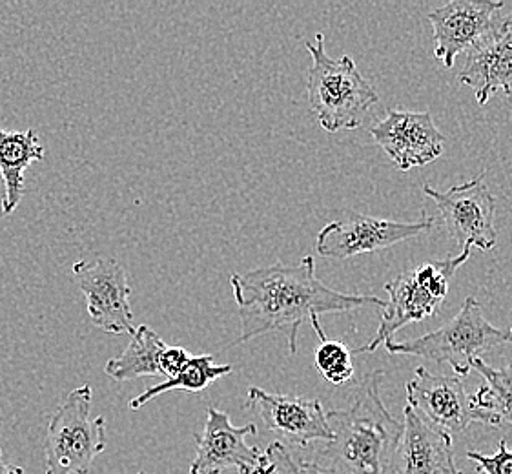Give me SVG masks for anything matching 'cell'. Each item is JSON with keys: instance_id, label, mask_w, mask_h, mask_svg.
<instances>
[{"instance_id": "cell-1", "label": "cell", "mask_w": 512, "mask_h": 474, "mask_svg": "<svg viewBox=\"0 0 512 474\" xmlns=\"http://www.w3.org/2000/svg\"><path fill=\"white\" fill-rule=\"evenodd\" d=\"M241 336L237 343L254 340L268 332H287L288 349L297 352L299 327L321 314L349 312L363 307H385V299L376 296H350L327 287L316 276L312 256L296 265H270L245 274H232Z\"/></svg>"}, {"instance_id": "cell-2", "label": "cell", "mask_w": 512, "mask_h": 474, "mask_svg": "<svg viewBox=\"0 0 512 474\" xmlns=\"http://www.w3.org/2000/svg\"><path fill=\"white\" fill-rule=\"evenodd\" d=\"M383 372L370 374L347 411L327 413L332 438L323 456L343 474H394L403 423L390 416L381 398Z\"/></svg>"}, {"instance_id": "cell-3", "label": "cell", "mask_w": 512, "mask_h": 474, "mask_svg": "<svg viewBox=\"0 0 512 474\" xmlns=\"http://www.w3.org/2000/svg\"><path fill=\"white\" fill-rule=\"evenodd\" d=\"M312 66L308 72V103L328 134L359 128L370 108L379 103V95L359 73L349 55L332 59L325 50V35L316 33V41L305 42Z\"/></svg>"}, {"instance_id": "cell-4", "label": "cell", "mask_w": 512, "mask_h": 474, "mask_svg": "<svg viewBox=\"0 0 512 474\" xmlns=\"http://www.w3.org/2000/svg\"><path fill=\"white\" fill-rule=\"evenodd\" d=\"M505 341H511V330L492 327L483 316L480 301L467 298L460 312L441 329L414 340H389L383 345L390 354H407L436 363H449L452 371L461 378L472 371V361L482 358V354Z\"/></svg>"}, {"instance_id": "cell-5", "label": "cell", "mask_w": 512, "mask_h": 474, "mask_svg": "<svg viewBox=\"0 0 512 474\" xmlns=\"http://www.w3.org/2000/svg\"><path fill=\"white\" fill-rule=\"evenodd\" d=\"M92 385L73 389L53 413L46 442V474H90L97 456L106 449L103 416L92 418Z\"/></svg>"}, {"instance_id": "cell-6", "label": "cell", "mask_w": 512, "mask_h": 474, "mask_svg": "<svg viewBox=\"0 0 512 474\" xmlns=\"http://www.w3.org/2000/svg\"><path fill=\"white\" fill-rule=\"evenodd\" d=\"M432 227L434 219L425 214L414 223L350 214L321 228L316 250L321 258L345 261L359 254L394 247L407 239L431 232Z\"/></svg>"}, {"instance_id": "cell-7", "label": "cell", "mask_w": 512, "mask_h": 474, "mask_svg": "<svg viewBox=\"0 0 512 474\" xmlns=\"http://www.w3.org/2000/svg\"><path fill=\"white\" fill-rule=\"evenodd\" d=\"M73 278L86 309L97 329L119 336L135 332L134 312L130 305V285L123 265L113 258H97L92 263L77 261L73 265Z\"/></svg>"}, {"instance_id": "cell-8", "label": "cell", "mask_w": 512, "mask_h": 474, "mask_svg": "<svg viewBox=\"0 0 512 474\" xmlns=\"http://www.w3.org/2000/svg\"><path fill=\"white\" fill-rule=\"evenodd\" d=\"M423 194L436 203L445 227L461 247H476L483 252L496 247V199L489 186L485 185L483 176L452 186L447 192H438L434 186L423 185Z\"/></svg>"}, {"instance_id": "cell-9", "label": "cell", "mask_w": 512, "mask_h": 474, "mask_svg": "<svg viewBox=\"0 0 512 474\" xmlns=\"http://www.w3.org/2000/svg\"><path fill=\"white\" fill-rule=\"evenodd\" d=\"M503 8V2L492 0H452L431 11L436 59L452 68L460 53L478 46L507 21Z\"/></svg>"}, {"instance_id": "cell-10", "label": "cell", "mask_w": 512, "mask_h": 474, "mask_svg": "<svg viewBox=\"0 0 512 474\" xmlns=\"http://www.w3.org/2000/svg\"><path fill=\"white\" fill-rule=\"evenodd\" d=\"M257 434L256 423L236 427L230 414L208 407L205 427L195 433V458L190 474H223L236 469L239 474H256L267 454L259 447L246 444V438Z\"/></svg>"}, {"instance_id": "cell-11", "label": "cell", "mask_w": 512, "mask_h": 474, "mask_svg": "<svg viewBox=\"0 0 512 474\" xmlns=\"http://www.w3.org/2000/svg\"><path fill=\"white\" fill-rule=\"evenodd\" d=\"M405 391L410 409L443 433H463L471 423H483L482 414L474 409L460 378L432 374L425 367H418Z\"/></svg>"}, {"instance_id": "cell-12", "label": "cell", "mask_w": 512, "mask_h": 474, "mask_svg": "<svg viewBox=\"0 0 512 474\" xmlns=\"http://www.w3.org/2000/svg\"><path fill=\"white\" fill-rule=\"evenodd\" d=\"M370 135L401 172L431 165L443 154L445 137L429 112L389 110L385 119L370 128Z\"/></svg>"}, {"instance_id": "cell-13", "label": "cell", "mask_w": 512, "mask_h": 474, "mask_svg": "<svg viewBox=\"0 0 512 474\" xmlns=\"http://www.w3.org/2000/svg\"><path fill=\"white\" fill-rule=\"evenodd\" d=\"M246 407L256 409L272 433L288 444L307 447L312 442H330L327 413L319 400L272 394L259 387L248 389Z\"/></svg>"}, {"instance_id": "cell-14", "label": "cell", "mask_w": 512, "mask_h": 474, "mask_svg": "<svg viewBox=\"0 0 512 474\" xmlns=\"http://www.w3.org/2000/svg\"><path fill=\"white\" fill-rule=\"evenodd\" d=\"M385 290L389 292V301L381 309L376 336L367 345L350 351V354L376 351L381 343L392 340V336L405 325L431 318L443 303V299L429 289L423 265L392 279L385 285Z\"/></svg>"}, {"instance_id": "cell-15", "label": "cell", "mask_w": 512, "mask_h": 474, "mask_svg": "<svg viewBox=\"0 0 512 474\" xmlns=\"http://www.w3.org/2000/svg\"><path fill=\"white\" fill-rule=\"evenodd\" d=\"M458 79L471 88L482 106L496 92H503L512 103V15L485 41L467 52Z\"/></svg>"}, {"instance_id": "cell-16", "label": "cell", "mask_w": 512, "mask_h": 474, "mask_svg": "<svg viewBox=\"0 0 512 474\" xmlns=\"http://www.w3.org/2000/svg\"><path fill=\"white\" fill-rule=\"evenodd\" d=\"M403 431L396 451L394 474H458L451 434L421 420L409 405L403 411Z\"/></svg>"}, {"instance_id": "cell-17", "label": "cell", "mask_w": 512, "mask_h": 474, "mask_svg": "<svg viewBox=\"0 0 512 474\" xmlns=\"http://www.w3.org/2000/svg\"><path fill=\"white\" fill-rule=\"evenodd\" d=\"M35 161H44V146L37 132H8L0 128V177L4 183L2 216H10L24 197V172Z\"/></svg>"}, {"instance_id": "cell-18", "label": "cell", "mask_w": 512, "mask_h": 474, "mask_svg": "<svg viewBox=\"0 0 512 474\" xmlns=\"http://www.w3.org/2000/svg\"><path fill=\"white\" fill-rule=\"evenodd\" d=\"M166 349L163 338L148 325L135 327L132 340L121 356L106 361L104 372L115 382H132L137 378L161 376V354Z\"/></svg>"}, {"instance_id": "cell-19", "label": "cell", "mask_w": 512, "mask_h": 474, "mask_svg": "<svg viewBox=\"0 0 512 474\" xmlns=\"http://www.w3.org/2000/svg\"><path fill=\"white\" fill-rule=\"evenodd\" d=\"M472 371L485 380L471 396L472 405L483 416V423L500 427L503 422L512 425V363L502 369H494L482 358L472 361Z\"/></svg>"}, {"instance_id": "cell-20", "label": "cell", "mask_w": 512, "mask_h": 474, "mask_svg": "<svg viewBox=\"0 0 512 474\" xmlns=\"http://www.w3.org/2000/svg\"><path fill=\"white\" fill-rule=\"evenodd\" d=\"M232 371H234L232 365H217L212 354L190 356L183 371L179 372L172 380L157 383L154 387L146 389L143 394L135 396L134 400L130 402V409L139 411L146 403L152 402L154 398L161 396L164 392L186 391L199 394V392L205 391L210 383L217 382L219 378H223Z\"/></svg>"}, {"instance_id": "cell-21", "label": "cell", "mask_w": 512, "mask_h": 474, "mask_svg": "<svg viewBox=\"0 0 512 474\" xmlns=\"http://www.w3.org/2000/svg\"><path fill=\"white\" fill-rule=\"evenodd\" d=\"M319 338V347L316 351V367L323 374V378L332 385H343L350 382L354 376L352 354L347 345L341 341L328 340L325 330L319 325V318L310 320Z\"/></svg>"}, {"instance_id": "cell-22", "label": "cell", "mask_w": 512, "mask_h": 474, "mask_svg": "<svg viewBox=\"0 0 512 474\" xmlns=\"http://www.w3.org/2000/svg\"><path fill=\"white\" fill-rule=\"evenodd\" d=\"M265 453H267L268 460L276 467L277 474H343L327 465L297 460L281 442L268 445Z\"/></svg>"}, {"instance_id": "cell-23", "label": "cell", "mask_w": 512, "mask_h": 474, "mask_svg": "<svg viewBox=\"0 0 512 474\" xmlns=\"http://www.w3.org/2000/svg\"><path fill=\"white\" fill-rule=\"evenodd\" d=\"M467 458L478 465V473L483 474H512V449L507 447V442L502 440L498 444V451L492 456L478 453V451H469Z\"/></svg>"}, {"instance_id": "cell-24", "label": "cell", "mask_w": 512, "mask_h": 474, "mask_svg": "<svg viewBox=\"0 0 512 474\" xmlns=\"http://www.w3.org/2000/svg\"><path fill=\"white\" fill-rule=\"evenodd\" d=\"M188 360H190V356L183 347H166L161 354V361H159L161 376H164L166 380H172L179 372L183 371Z\"/></svg>"}, {"instance_id": "cell-25", "label": "cell", "mask_w": 512, "mask_h": 474, "mask_svg": "<svg viewBox=\"0 0 512 474\" xmlns=\"http://www.w3.org/2000/svg\"><path fill=\"white\" fill-rule=\"evenodd\" d=\"M0 474H24V469L19 465L6 464L2 460V449H0Z\"/></svg>"}, {"instance_id": "cell-26", "label": "cell", "mask_w": 512, "mask_h": 474, "mask_svg": "<svg viewBox=\"0 0 512 474\" xmlns=\"http://www.w3.org/2000/svg\"><path fill=\"white\" fill-rule=\"evenodd\" d=\"M256 474H277L276 467H274V464L268 460V456L265 458V462H263V465L259 467V471H257Z\"/></svg>"}, {"instance_id": "cell-27", "label": "cell", "mask_w": 512, "mask_h": 474, "mask_svg": "<svg viewBox=\"0 0 512 474\" xmlns=\"http://www.w3.org/2000/svg\"><path fill=\"white\" fill-rule=\"evenodd\" d=\"M509 330H511V340H512V327H511V329H509Z\"/></svg>"}, {"instance_id": "cell-28", "label": "cell", "mask_w": 512, "mask_h": 474, "mask_svg": "<svg viewBox=\"0 0 512 474\" xmlns=\"http://www.w3.org/2000/svg\"><path fill=\"white\" fill-rule=\"evenodd\" d=\"M139 474H148V473H139Z\"/></svg>"}, {"instance_id": "cell-29", "label": "cell", "mask_w": 512, "mask_h": 474, "mask_svg": "<svg viewBox=\"0 0 512 474\" xmlns=\"http://www.w3.org/2000/svg\"><path fill=\"white\" fill-rule=\"evenodd\" d=\"M458 474H463V473H461V471H460V473H458Z\"/></svg>"}]
</instances>
